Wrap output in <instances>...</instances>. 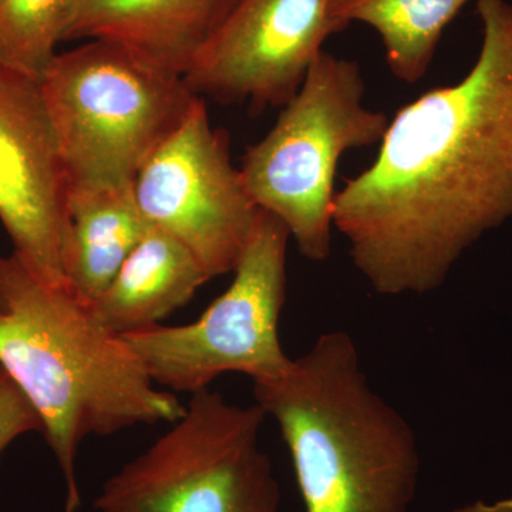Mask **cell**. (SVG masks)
Listing matches in <instances>:
<instances>
[{
  "mask_svg": "<svg viewBox=\"0 0 512 512\" xmlns=\"http://www.w3.org/2000/svg\"><path fill=\"white\" fill-rule=\"evenodd\" d=\"M69 215V285L94 302L151 227L138 207L134 184L69 192Z\"/></svg>",
  "mask_w": 512,
  "mask_h": 512,
  "instance_id": "13",
  "label": "cell"
},
{
  "mask_svg": "<svg viewBox=\"0 0 512 512\" xmlns=\"http://www.w3.org/2000/svg\"><path fill=\"white\" fill-rule=\"evenodd\" d=\"M254 394L291 453L305 512H412L416 436L373 389L348 332L322 333L284 376L254 383Z\"/></svg>",
  "mask_w": 512,
  "mask_h": 512,
  "instance_id": "3",
  "label": "cell"
},
{
  "mask_svg": "<svg viewBox=\"0 0 512 512\" xmlns=\"http://www.w3.org/2000/svg\"><path fill=\"white\" fill-rule=\"evenodd\" d=\"M0 293V366L42 420L66 485L63 512H77L76 458L87 437L171 424L185 406L72 286L46 284L12 254L0 256Z\"/></svg>",
  "mask_w": 512,
  "mask_h": 512,
  "instance_id": "2",
  "label": "cell"
},
{
  "mask_svg": "<svg viewBox=\"0 0 512 512\" xmlns=\"http://www.w3.org/2000/svg\"><path fill=\"white\" fill-rule=\"evenodd\" d=\"M450 512H512V494L491 503L483 500L474 501V503L454 508Z\"/></svg>",
  "mask_w": 512,
  "mask_h": 512,
  "instance_id": "17",
  "label": "cell"
},
{
  "mask_svg": "<svg viewBox=\"0 0 512 512\" xmlns=\"http://www.w3.org/2000/svg\"><path fill=\"white\" fill-rule=\"evenodd\" d=\"M268 419L210 389L101 487L99 512H279L281 491L259 444Z\"/></svg>",
  "mask_w": 512,
  "mask_h": 512,
  "instance_id": "6",
  "label": "cell"
},
{
  "mask_svg": "<svg viewBox=\"0 0 512 512\" xmlns=\"http://www.w3.org/2000/svg\"><path fill=\"white\" fill-rule=\"evenodd\" d=\"M134 195L148 225L180 241L211 279L237 268L261 211L202 99L143 165Z\"/></svg>",
  "mask_w": 512,
  "mask_h": 512,
  "instance_id": "8",
  "label": "cell"
},
{
  "mask_svg": "<svg viewBox=\"0 0 512 512\" xmlns=\"http://www.w3.org/2000/svg\"><path fill=\"white\" fill-rule=\"evenodd\" d=\"M476 8L483 42L470 72L397 110L373 163L336 191L335 229L380 295L436 291L512 221V3Z\"/></svg>",
  "mask_w": 512,
  "mask_h": 512,
  "instance_id": "1",
  "label": "cell"
},
{
  "mask_svg": "<svg viewBox=\"0 0 512 512\" xmlns=\"http://www.w3.org/2000/svg\"><path fill=\"white\" fill-rule=\"evenodd\" d=\"M69 0H0V62L40 80L62 42Z\"/></svg>",
  "mask_w": 512,
  "mask_h": 512,
  "instance_id": "15",
  "label": "cell"
},
{
  "mask_svg": "<svg viewBox=\"0 0 512 512\" xmlns=\"http://www.w3.org/2000/svg\"><path fill=\"white\" fill-rule=\"evenodd\" d=\"M365 93L359 64L323 50L275 126L242 158L249 197L284 222L309 261H326L332 252L340 158L379 146L389 126L386 113L363 104Z\"/></svg>",
  "mask_w": 512,
  "mask_h": 512,
  "instance_id": "5",
  "label": "cell"
},
{
  "mask_svg": "<svg viewBox=\"0 0 512 512\" xmlns=\"http://www.w3.org/2000/svg\"><path fill=\"white\" fill-rule=\"evenodd\" d=\"M0 311H3V298H2V293H0Z\"/></svg>",
  "mask_w": 512,
  "mask_h": 512,
  "instance_id": "18",
  "label": "cell"
},
{
  "mask_svg": "<svg viewBox=\"0 0 512 512\" xmlns=\"http://www.w3.org/2000/svg\"><path fill=\"white\" fill-rule=\"evenodd\" d=\"M332 0H238L184 74L200 96L285 106L299 92L328 37L342 32Z\"/></svg>",
  "mask_w": 512,
  "mask_h": 512,
  "instance_id": "9",
  "label": "cell"
},
{
  "mask_svg": "<svg viewBox=\"0 0 512 512\" xmlns=\"http://www.w3.org/2000/svg\"><path fill=\"white\" fill-rule=\"evenodd\" d=\"M39 83L69 192L133 185L201 99L181 74L106 40L57 53Z\"/></svg>",
  "mask_w": 512,
  "mask_h": 512,
  "instance_id": "4",
  "label": "cell"
},
{
  "mask_svg": "<svg viewBox=\"0 0 512 512\" xmlns=\"http://www.w3.org/2000/svg\"><path fill=\"white\" fill-rule=\"evenodd\" d=\"M208 281L210 276L180 241L151 227L94 305L114 332L127 335L160 325Z\"/></svg>",
  "mask_w": 512,
  "mask_h": 512,
  "instance_id": "12",
  "label": "cell"
},
{
  "mask_svg": "<svg viewBox=\"0 0 512 512\" xmlns=\"http://www.w3.org/2000/svg\"><path fill=\"white\" fill-rule=\"evenodd\" d=\"M0 221L30 271L69 285V185L39 80L0 62Z\"/></svg>",
  "mask_w": 512,
  "mask_h": 512,
  "instance_id": "10",
  "label": "cell"
},
{
  "mask_svg": "<svg viewBox=\"0 0 512 512\" xmlns=\"http://www.w3.org/2000/svg\"><path fill=\"white\" fill-rule=\"evenodd\" d=\"M289 239L284 222L259 211L231 285L200 318L121 335L157 386L195 394L225 373H242L254 383L285 375L292 359L282 349L279 319Z\"/></svg>",
  "mask_w": 512,
  "mask_h": 512,
  "instance_id": "7",
  "label": "cell"
},
{
  "mask_svg": "<svg viewBox=\"0 0 512 512\" xmlns=\"http://www.w3.org/2000/svg\"><path fill=\"white\" fill-rule=\"evenodd\" d=\"M478 0H332L343 26L365 23L382 39L397 79L417 83L433 63L441 36L468 3Z\"/></svg>",
  "mask_w": 512,
  "mask_h": 512,
  "instance_id": "14",
  "label": "cell"
},
{
  "mask_svg": "<svg viewBox=\"0 0 512 512\" xmlns=\"http://www.w3.org/2000/svg\"><path fill=\"white\" fill-rule=\"evenodd\" d=\"M238 0H69L62 42L106 40L184 76Z\"/></svg>",
  "mask_w": 512,
  "mask_h": 512,
  "instance_id": "11",
  "label": "cell"
},
{
  "mask_svg": "<svg viewBox=\"0 0 512 512\" xmlns=\"http://www.w3.org/2000/svg\"><path fill=\"white\" fill-rule=\"evenodd\" d=\"M28 433H43L42 420L15 380L0 366V454Z\"/></svg>",
  "mask_w": 512,
  "mask_h": 512,
  "instance_id": "16",
  "label": "cell"
}]
</instances>
